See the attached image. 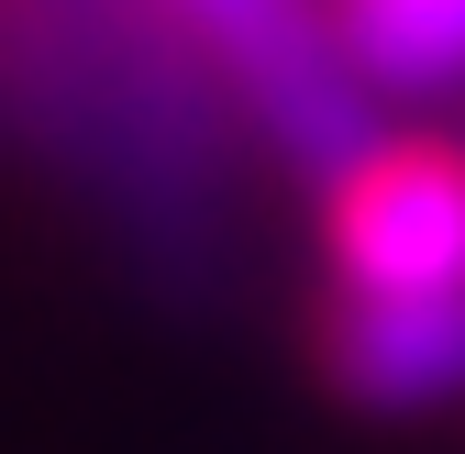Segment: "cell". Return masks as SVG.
I'll list each match as a JSON object with an SVG mask.
<instances>
[{
    "label": "cell",
    "mask_w": 465,
    "mask_h": 454,
    "mask_svg": "<svg viewBox=\"0 0 465 454\" xmlns=\"http://www.w3.org/2000/svg\"><path fill=\"white\" fill-rule=\"evenodd\" d=\"M322 266L377 300H465V133H377L322 178Z\"/></svg>",
    "instance_id": "cell-1"
},
{
    "label": "cell",
    "mask_w": 465,
    "mask_h": 454,
    "mask_svg": "<svg viewBox=\"0 0 465 454\" xmlns=\"http://www.w3.org/2000/svg\"><path fill=\"white\" fill-rule=\"evenodd\" d=\"M178 23L211 44V67L244 89L255 133L288 166L332 178V166H355L377 144V100L332 34V0H178Z\"/></svg>",
    "instance_id": "cell-2"
},
{
    "label": "cell",
    "mask_w": 465,
    "mask_h": 454,
    "mask_svg": "<svg viewBox=\"0 0 465 454\" xmlns=\"http://www.w3.org/2000/svg\"><path fill=\"white\" fill-rule=\"evenodd\" d=\"M311 344H322V377L355 410H443V400H465V300L332 289Z\"/></svg>",
    "instance_id": "cell-3"
},
{
    "label": "cell",
    "mask_w": 465,
    "mask_h": 454,
    "mask_svg": "<svg viewBox=\"0 0 465 454\" xmlns=\"http://www.w3.org/2000/svg\"><path fill=\"white\" fill-rule=\"evenodd\" d=\"M366 100H443L465 89V0H332Z\"/></svg>",
    "instance_id": "cell-4"
}]
</instances>
